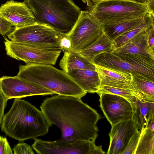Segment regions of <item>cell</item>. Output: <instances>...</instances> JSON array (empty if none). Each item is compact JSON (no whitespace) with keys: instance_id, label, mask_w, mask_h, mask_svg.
I'll use <instances>...</instances> for the list:
<instances>
[{"instance_id":"obj_18","label":"cell","mask_w":154,"mask_h":154,"mask_svg":"<svg viewBox=\"0 0 154 154\" xmlns=\"http://www.w3.org/2000/svg\"><path fill=\"white\" fill-rule=\"evenodd\" d=\"M130 82L137 99L154 102V79L140 73L131 74Z\"/></svg>"},{"instance_id":"obj_23","label":"cell","mask_w":154,"mask_h":154,"mask_svg":"<svg viewBox=\"0 0 154 154\" xmlns=\"http://www.w3.org/2000/svg\"><path fill=\"white\" fill-rule=\"evenodd\" d=\"M153 24H154V14L149 12L138 25L119 36L113 41L116 49L124 45L132 38L145 31Z\"/></svg>"},{"instance_id":"obj_13","label":"cell","mask_w":154,"mask_h":154,"mask_svg":"<svg viewBox=\"0 0 154 154\" xmlns=\"http://www.w3.org/2000/svg\"><path fill=\"white\" fill-rule=\"evenodd\" d=\"M0 14L16 28H20L37 23L31 10L24 1L11 0L0 7Z\"/></svg>"},{"instance_id":"obj_16","label":"cell","mask_w":154,"mask_h":154,"mask_svg":"<svg viewBox=\"0 0 154 154\" xmlns=\"http://www.w3.org/2000/svg\"><path fill=\"white\" fill-rule=\"evenodd\" d=\"M98 73L100 85L119 88H133L131 73L94 64Z\"/></svg>"},{"instance_id":"obj_2","label":"cell","mask_w":154,"mask_h":154,"mask_svg":"<svg viewBox=\"0 0 154 154\" xmlns=\"http://www.w3.org/2000/svg\"><path fill=\"white\" fill-rule=\"evenodd\" d=\"M0 125L2 131L19 141L43 136L50 127L41 110L21 98H15Z\"/></svg>"},{"instance_id":"obj_36","label":"cell","mask_w":154,"mask_h":154,"mask_svg":"<svg viewBox=\"0 0 154 154\" xmlns=\"http://www.w3.org/2000/svg\"><path fill=\"white\" fill-rule=\"evenodd\" d=\"M146 5L148 0H127Z\"/></svg>"},{"instance_id":"obj_24","label":"cell","mask_w":154,"mask_h":154,"mask_svg":"<svg viewBox=\"0 0 154 154\" xmlns=\"http://www.w3.org/2000/svg\"><path fill=\"white\" fill-rule=\"evenodd\" d=\"M134 154H154V133L149 128L141 132Z\"/></svg>"},{"instance_id":"obj_37","label":"cell","mask_w":154,"mask_h":154,"mask_svg":"<svg viewBox=\"0 0 154 154\" xmlns=\"http://www.w3.org/2000/svg\"><path fill=\"white\" fill-rule=\"evenodd\" d=\"M84 3H86L88 0H81Z\"/></svg>"},{"instance_id":"obj_6","label":"cell","mask_w":154,"mask_h":154,"mask_svg":"<svg viewBox=\"0 0 154 154\" xmlns=\"http://www.w3.org/2000/svg\"><path fill=\"white\" fill-rule=\"evenodd\" d=\"M64 34L46 25L38 23L15 28L8 37L11 41L47 50L61 51L60 40Z\"/></svg>"},{"instance_id":"obj_15","label":"cell","mask_w":154,"mask_h":154,"mask_svg":"<svg viewBox=\"0 0 154 154\" xmlns=\"http://www.w3.org/2000/svg\"><path fill=\"white\" fill-rule=\"evenodd\" d=\"M146 30L132 38L124 45L116 49L112 52L128 54L154 61V51L148 44Z\"/></svg>"},{"instance_id":"obj_9","label":"cell","mask_w":154,"mask_h":154,"mask_svg":"<svg viewBox=\"0 0 154 154\" xmlns=\"http://www.w3.org/2000/svg\"><path fill=\"white\" fill-rule=\"evenodd\" d=\"M95 142L68 140L62 138L54 141L34 140L32 146L37 154H91Z\"/></svg>"},{"instance_id":"obj_29","label":"cell","mask_w":154,"mask_h":154,"mask_svg":"<svg viewBox=\"0 0 154 154\" xmlns=\"http://www.w3.org/2000/svg\"><path fill=\"white\" fill-rule=\"evenodd\" d=\"M12 150L5 137L0 136V154H12Z\"/></svg>"},{"instance_id":"obj_21","label":"cell","mask_w":154,"mask_h":154,"mask_svg":"<svg viewBox=\"0 0 154 154\" xmlns=\"http://www.w3.org/2000/svg\"><path fill=\"white\" fill-rule=\"evenodd\" d=\"M113 41L103 33L88 46L79 52L81 54L93 63L95 56L102 53L112 52L115 49Z\"/></svg>"},{"instance_id":"obj_34","label":"cell","mask_w":154,"mask_h":154,"mask_svg":"<svg viewBox=\"0 0 154 154\" xmlns=\"http://www.w3.org/2000/svg\"><path fill=\"white\" fill-rule=\"evenodd\" d=\"M146 5L149 11L154 14V0H148Z\"/></svg>"},{"instance_id":"obj_12","label":"cell","mask_w":154,"mask_h":154,"mask_svg":"<svg viewBox=\"0 0 154 154\" xmlns=\"http://www.w3.org/2000/svg\"><path fill=\"white\" fill-rule=\"evenodd\" d=\"M0 88L8 100L35 96L52 95L53 91L23 80L17 75L0 78Z\"/></svg>"},{"instance_id":"obj_3","label":"cell","mask_w":154,"mask_h":154,"mask_svg":"<svg viewBox=\"0 0 154 154\" xmlns=\"http://www.w3.org/2000/svg\"><path fill=\"white\" fill-rule=\"evenodd\" d=\"M17 75L23 80L44 87L57 94L81 98L87 94L67 73L52 65H20Z\"/></svg>"},{"instance_id":"obj_33","label":"cell","mask_w":154,"mask_h":154,"mask_svg":"<svg viewBox=\"0 0 154 154\" xmlns=\"http://www.w3.org/2000/svg\"><path fill=\"white\" fill-rule=\"evenodd\" d=\"M105 152L103 150L102 146H97L94 145L91 151V154H104Z\"/></svg>"},{"instance_id":"obj_20","label":"cell","mask_w":154,"mask_h":154,"mask_svg":"<svg viewBox=\"0 0 154 154\" xmlns=\"http://www.w3.org/2000/svg\"><path fill=\"white\" fill-rule=\"evenodd\" d=\"M63 52L59 66L66 73L73 69L96 70L94 64L83 57L79 52L69 50Z\"/></svg>"},{"instance_id":"obj_4","label":"cell","mask_w":154,"mask_h":154,"mask_svg":"<svg viewBox=\"0 0 154 154\" xmlns=\"http://www.w3.org/2000/svg\"><path fill=\"white\" fill-rule=\"evenodd\" d=\"M37 23L46 25L67 35L81 13L80 8L71 0H24Z\"/></svg>"},{"instance_id":"obj_10","label":"cell","mask_w":154,"mask_h":154,"mask_svg":"<svg viewBox=\"0 0 154 154\" xmlns=\"http://www.w3.org/2000/svg\"><path fill=\"white\" fill-rule=\"evenodd\" d=\"M93 63L131 74H142L154 79V67L141 64L122 54L102 53L95 57Z\"/></svg>"},{"instance_id":"obj_25","label":"cell","mask_w":154,"mask_h":154,"mask_svg":"<svg viewBox=\"0 0 154 154\" xmlns=\"http://www.w3.org/2000/svg\"><path fill=\"white\" fill-rule=\"evenodd\" d=\"M99 95L102 93H109L123 97L127 99L132 105L136 101L134 89L130 88H119L100 85L97 93Z\"/></svg>"},{"instance_id":"obj_22","label":"cell","mask_w":154,"mask_h":154,"mask_svg":"<svg viewBox=\"0 0 154 154\" xmlns=\"http://www.w3.org/2000/svg\"><path fill=\"white\" fill-rule=\"evenodd\" d=\"M143 18H137L101 23L103 32L114 41L119 36L138 25Z\"/></svg>"},{"instance_id":"obj_30","label":"cell","mask_w":154,"mask_h":154,"mask_svg":"<svg viewBox=\"0 0 154 154\" xmlns=\"http://www.w3.org/2000/svg\"><path fill=\"white\" fill-rule=\"evenodd\" d=\"M148 44L154 51V24L150 26L146 30Z\"/></svg>"},{"instance_id":"obj_14","label":"cell","mask_w":154,"mask_h":154,"mask_svg":"<svg viewBox=\"0 0 154 154\" xmlns=\"http://www.w3.org/2000/svg\"><path fill=\"white\" fill-rule=\"evenodd\" d=\"M138 130L132 119L111 125L107 154H122L130 138Z\"/></svg>"},{"instance_id":"obj_17","label":"cell","mask_w":154,"mask_h":154,"mask_svg":"<svg viewBox=\"0 0 154 154\" xmlns=\"http://www.w3.org/2000/svg\"><path fill=\"white\" fill-rule=\"evenodd\" d=\"M67 73L87 93H97L100 82L96 70L73 69Z\"/></svg>"},{"instance_id":"obj_5","label":"cell","mask_w":154,"mask_h":154,"mask_svg":"<svg viewBox=\"0 0 154 154\" xmlns=\"http://www.w3.org/2000/svg\"><path fill=\"white\" fill-rule=\"evenodd\" d=\"M87 10L101 23L143 18L146 5L127 0H88Z\"/></svg>"},{"instance_id":"obj_11","label":"cell","mask_w":154,"mask_h":154,"mask_svg":"<svg viewBox=\"0 0 154 154\" xmlns=\"http://www.w3.org/2000/svg\"><path fill=\"white\" fill-rule=\"evenodd\" d=\"M99 95L100 106L111 125L132 119L133 107L127 99L112 94L102 93Z\"/></svg>"},{"instance_id":"obj_28","label":"cell","mask_w":154,"mask_h":154,"mask_svg":"<svg viewBox=\"0 0 154 154\" xmlns=\"http://www.w3.org/2000/svg\"><path fill=\"white\" fill-rule=\"evenodd\" d=\"M13 150L15 154H33L32 147L24 142H20L14 147Z\"/></svg>"},{"instance_id":"obj_1","label":"cell","mask_w":154,"mask_h":154,"mask_svg":"<svg viewBox=\"0 0 154 154\" xmlns=\"http://www.w3.org/2000/svg\"><path fill=\"white\" fill-rule=\"evenodd\" d=\"M40 108L50 127L60 129L61 138L95 142L102 117L81 98L57 94L46 98Z\"/></svg>"},{"instance_id":"obj_26","label":"cell","mask_w":154,"mask_h":154,"mask_svg":"<svg viewBox=\"0 0 154 154\" xmlns=\"http://www.w3.org/2000/svg\"><path fill=\"white\" fill-rule=\"evenodd\" d=\"M141 134V131L138 130L132 136L122 154H134Z\"/></svg>"},{"instance_id":"obj_35","label":"cell","mask_w":154,"mask_h":154,"mask_svg":"<svg viewBox=\"0 0 154 154\" xmlns=\"http://www.w3.org/2000/svg\"><path fill=\"white\" fill-rule=\"evenodd\" d=\"M146 128H149L152 132L154 133V118L152 119L149 122Z\"/></svg>"},{"instance_id":"obj_38","label":"cell","mask_w":154,"mask_h":154,"mask_svg":"<svg viewBox=\"0 0 154 154\" xmlns=\"http://www.w3.org/2000/svg\"><path fill=\"white\" fill-rule=\"evenodd\" d=\"M71 1H73V0H71Z\"/></svg>"},{"instance_id":"obj_27","label":"cell","mask_w":154,"mask_h":154,"mask_svg":"<svg viewBox=\"0 0 154 154\" xmlns=\"http://www.w3.org/2000/svg\"><path fill=\"white\" fill-rule=\"evenodd\" d=\"M13 25L0 14V34L8 35L14 29Z\"/></svg>"},{"instance_id":"obj_19","label":"cell","mask_w":154,"mask_h":154,"mask_svg":"<svg viewBox=\"0 0 154 154\" xmlns=\"http://www.w3.org/2000/svg\"><path fill=\"white\" fill-rule=\"evenodd\" d=\"M134 112L132 119L138 130L142 132L149 122L154 118V102L137 99L132 105Z\"/></svg>"},{"instance_id":"obj_7","label":"cell","mask_w":154,"mask_h":154,"mask_svg":"<svg viewBox=\"0 0 154 154\" xmlns=\"http://www.w3.org/2000/svg\"><path fill=\"white\" fill-rule=\"evenodd\" d=\"M101 22L88 11H81L76 23L67 34L71 51L79 52L103 33Z\"/></svg>"},{"instance_id":"obj_31","label":"cell","mask_w":154,"mask_h":154,"mask_svg":"<svg viewBox=\"0 0 154 154\" xmlns=\"http://www.w3.org/2000/svg\"><path fill=\"white\" fill-rule=\"evenodd\" d=\"M60 45L63 51L71 50V42L67 35L64 34L60 39Z\"/></svg>"},{"instance_id":"obj_32","label":"cell","mask_w":154,"mask_h":154,"mask_svg":"<svg viewBox=\"0 0 154 154\" xmlns=\"http://www.w3.org/2000/svg\"><path fill=\"white\" fill-rule=\"evenodd\" d=\"M8 100L2 93L0 88V125L4 115V112Z\"/></svg>"},{"instance_id":"obj_8","label":"cell","mask_w":154,"mask_h":154,"mask_svg":"<svg viewBox=\"0 0 154 154\" xmlns=\"http://www.w3.org/2000/svg\"><path fill=\"white\" fill-rule=\"evenodd\" d=\"M5 49L7 55L26 64H55L61 51L45 50L24 44L15 42L5 38Z\"/></svg>"}]
</instances>
